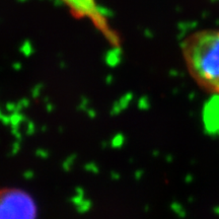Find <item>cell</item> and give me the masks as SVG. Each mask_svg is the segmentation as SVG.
Here are the masks:
<instances>
[{"instance_id":"obj_1","label":"cell","mask_w":219,"mask_h":219,"mask_svg":"<svg viewBox=\"0 0 219 219\" xmlns=\"http://www.w3.org/2000/svg\"><path fill=\"white\" fill-rule=\"evenodd\" d=\"M182 53L196 83L208 94H219V29L192 33L182 41Z\"/></svg>"},{"instance_id":"obj_2","label":"cell","mask_w":219,"mask_h":219,"mask_svg":"<svg viewBox=\"0 0 219 219\" xmlns=\"http://www.w3.org/2000/svg\"><path fill=\"white\" fill-rule=\"evenodd\" d=\"M59 1H61L69 9L73 16L90 21L111 45H119L120 39L117 33L112 29L107 16L102 13L97 0H59Z\"/></svg>"},{"instance_id":"obj_3","label":"cell","mask_w":219,"mask_h":219,"mask_svg":"<svg viewBox=\"0 0 219 219\" xmlns=\"http://www.w3.org/2000/svg\"><path fill=\"white\" fill-rule=\"evenodd\" d=\"M36 207L29 194L17 189L0 191V217H34Z\"/></svg>"}]
</instances>
